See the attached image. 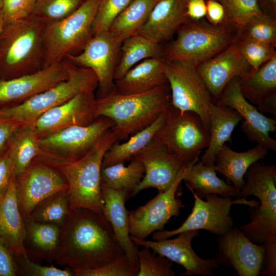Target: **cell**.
Segmentation results:
<instances>
[{
    "mask_svg": "<svg viewBox=\"0 0 276 276\" xmlns=\"http://www.w3.org/2000/svg\"><path fill=\"white\" fill-rule=\"evenodd\" d=\"M61 227L54 260L73 270L102 267L125 254L102 213L71 209Z\"/></svg>",
    "mask_w": 276,
    "mask_h": 276,
    "instance_id": "cell-1",
    "label": "cell"
},
{
    "mask_svg": "<svg viewBox=\"0 0 276 276\" xmlns=\"http://www.w3.org/2000/svg\"><path fill=\"white\" fill-rule=\"evenodd\" d=\"M238 198L254 196L259 203L249 207L248 223L240 226L253 242L265 245L263 267L260 275H276V167L257 161L247 170Z\"/></svg>",
    "mask_w": 276,
    "mask_h": 276,
    "instance_id": "cell-2",
    "label": "cell"
},
{
    "mask_svg": "<svg viewBox=\"0 0 276 276\" xmlns=\"http://www.w3.org/2000/svg\"><path fill=\"white\" fill-rule=\"evenodd\" d=\"M171 105L168 83L150 90L134 94H119L113 91L97 99L96 117L110 119L111 128L117 142L126 140L131 135L152 124Z\"/></svg>",
    "mask_w": 276,
    "mask_h": 276,
    "instance_id": "cell-3",
    "label": "cell"
},
{
    "mask_svg": "<svg viewBox=\"0 0 276 276\" xmlns=\"http://www.w3.org/2000/svg\"><path fill=\"white\" fill-rule=\"evenodd\" d=\"M45 26L32 15L4 25L0 32V80L43 68Z\"/></svg>",
    "mask_w": 276,
    "mask_h": 276,
    "instance_id": "cell-4",
    "label": "cell"
},
{
    "mask_svg": "<svg viewBox=\"0 0 276 276\" xmlns=\"http://www.w3.org/2000/svg\"><path fill=\"white\" fill-rule=\"evenodd\" d=\"M116 142L117 139L110 128L83 157L55 167L67 183L71 209L83 208L102 213V164L105 153Z\"/></svg>",
    "mask_w": 276,
    "mask_h": 276,
    "instance_id": "cell-5",
    "label": "cell"
},
{
    "mask_svg": "<svg viewBox=\"0 0 276 276\" xmlns=\"http://www.w3.org/2000/svg\"><path fill=\"white\" fill-rule=\"evenodd\" d=\"M176 39L164 52L166 61H181L196 66L213 57L237 39L227 23L214 25L188 21L177 31Z\"/></svg>",
    "mask_w": 276,
    "mask_h": 276,
    "instance_id": "cell-6",
    "label": "cell"
},
{
    "mask_svg": "<svg viewBox=\"0 0 276 276\" xmlns=\"http://www.w3.org/2000/svg\"><path fill=\"white\" fill-rule=\"evenodd\" d=\"M99 0H84L65 18L46 25L43 67L80 53L93 36V26Z\"/></svg>",
    "mask_w": 276,
    "mask_h": 276,
    "instance_id": "cell-7",
    "label": "cell"
},
{
    "mask_svg": "<svg viewBox=\"0 0 276 276\" xmlns=\"http://www.w3.org/2000/svg\"><path fill=\"white\" fill-rule=\"evenodd\" d=\"M98 85L97 76L90 69L71 63L66 79L19 104L1 108L0 116L24 125L33 124L43 113L78 94L95 91Z\"/></svg>",
    "mask_w": 276,
    "mask_h": 276,
    "instance_id": "cell-8",
    "label": "cell"
},
{
    "mask_svg": "<svg viewBox=\"0 0 276 276\" xmlns=\"http://www.w3.org/2000/svg\"><path fill=\"white\" fill-rule=\"evenodd\" d=\"M114 124L110 119L100 116L89 125L71 126L39 137L40 152L36 159L55 168L76 161Z\"/></svg>",
    "mask_w": 276,
    "mask_h": 276,
    "instance_id": "cell-9",
    "label": "cell"
},
{
    "mask_svg": "<svg viewBox=\"0 0 276 276\" xmlns=\"http://www.w3.org/2000/svg\"><path fill=\"white\" fill-rule=\"evenodd\" d=\"M153 140L188 165L198 161L201 151L209 145L210 132L197 114L181 111L171 104L166 111L165 122Z\"/></svg>",
    "mask_w": 276,
    "mask_h": 276,
    "instance_id": "cell-10",
    "label": "cell"
},
{
    "mask_svg": "<svg viewBox=\"0 0 276 276\" xmlns=\"http://www.w3.org/2000/svg\"><path fill=\"white\" fill-rule=\"evenodd\" d=\"M194 197L192 212L183 223L177 228L156 231L152 239L159 241L178 235L181 232L203 229L217 236L224 234L234 225L231 215L232 206L234 204H244L249 207L257 206L259 201L256 199L247 200L246 198L233 199L232 197L218 196L211 194L206 196L205 200L198 197L192 190Z\"/></svg>",
    "mask_w": 276,
    "mask_h": 276,
    "instance_id": "cell-11",
    "label": "cell"
},
{
    "mask_svg": "<svg viewBox=\"0 0 276 276\" xmlns=\"http://www.w3.org/2000/svg\"><path fill=\"white\" fill-rule=\"evenodd\" d=\"M166 74L171 104L181 111L197 114L210 132L212 97L196 66L187 62L166 60Z\"/></svg>",
    "mask_w": 276,
    "mask_h": 276,
    "instance_id": "cell-12",
    "label": "cell"
},
{
    "mask_svg": "<svg viewBox=\"0 0 276 276\" xmlns=\"http://www.w3.org/2000/svg\"><path fill=\"white\" fill-rule=\"evenodd\" d=\"M121 44L109 31L101 32L94 34L80 53L67 55L64 59L95 73L98 81L97 99L114 90V74Z\"/></svg>",
    "mask_w": 276,
    "mask_h": 276,
    "instance_id": "cell-13",
    "label": "cell"
},
{
    "mask_svg": "<svg viewBox=\"0 0 276 276\" xmlns=\"http://www.w3.org/2000/svg\"><path fill=\"white\" fill-rule=\"evenodd\" d=\"M195 163L189 164L167 190L158 192L145 205L128 212L129 230L131 236L145 240L152 233L164 230L165 224L172 217L179 216L180 210L185 205L178 196V187Z\"/></svg>",
    "mask_w": 276,
    "mask_h": 276,
    "instance_id": "cell-14",
    "label": "cell"
},
{
    "mask_svg": "<svg viewBox=\"0 0 276 276\" xmlns=\"http://www.w3.org/2000/svg\"><path fill=\"white\" fill-rule=\"evenodd\" d=\"M15 179L18 205L25 220L41 201L68 189L65 178L57 169L36 158Z\"/></svg>",
    "mask_w": 276,
    "mask_h": 276,
    "instance_id": "cell-15",
    "label": "cell"
},
{
    "mask_svg": "<svg viewBox=\"0 0 276 276\" xmlns=\"http://www.w3.org/2000/svg\"><path fill=\"white\" fill-rule=\"evenodd\" d=\"M215 259L219 265L232 267L239 276H258L263 268L265 245L247 238L239 228L232 227L216 239Z\"/></svg>",
    "mask_w": 276,
    "mask_h": 276,
    "instance_id": "cell-16",
    "label": "cell"
},
{
    "mask_svg": "<svg viewBox=\"0 0 276 276\" xmlns=\"http://www.w3.org/2000/svg\"><path fill=\"white\" fill-rule=\"evenodd\" d=\"M178 235L174 239L159 241L142 240L131 236L130 238L137 246L148 247L154 253L182 266L186 271L179 273L180 275L213 276L214 270L220 266L216 259H203L192 247V240L199 236V231H185Z\"/></svg>",
    "mask_w": 276,
    "mask_h": 276,
    "instance_id": "cell-17",
    "label": "cell"
},
{
    "mask_svg": "<svg viewBox=\"0 0 276 276\" xmlns=\"http://www.w3.org/2000/svg\"><path fill=\"white\" fill-rule=\"evenodd\" d=\"M216 104L230 107L241 115L243 119L241 130L249 140L268 150L276 151V141L269 135L270 132L276 130L275 119L266 117L244 97L239 77L229 81Z\"/></svg>",
    "mask_w": 276,
    "mask_h": 276,
    "instance_id": "cell-18",
    "label": "cell"
},
{
    "mask_svg": "<svg viewBox=\"0 0 276 276\" xmlns=\"http://www.w3.org/2000/svg\"><path fill=\"white\" fill-rule=\"evenodd\" d=\"M71 64L64 60L31 74L0 80V108L19 104L65 80Z\"/></svg>",
    "mask_w": 276,
    "mask_h": 276,
    "instance_id": "cell-19",
    "label": "cell"
},
{
    "mask_svg": "<svg viewBox=\"0 0 276 276\" xmlns=\"http://www.w3.org/2000/svg\"><path fill=\"white\" fill-rule=\"evenodd\" d=\"M134 158L139 159L145 168L144 177L134 195L148 188L156 189L158 192L166 191L188 165L171 155L164 145L154 140Z\"/></svg>",
    "mask_w": 276,
    "mask_h": 276,
    "instance_id": "cell-20",
    "label": "cell"
},
{
    "mask_svg": "<svg viewBox=\"0 0 276 276\" xmlns=\"http://www.w3.org/2000/svg\"><path fill=\"white\" fill-rule=\"evenodd\" d=\"M96 101L95 91L82 92L46 111L33 123L38 136L71 126L90 124L97 118Z\"/></svg>",
    "mask_w": 276,
    "mask_h": 276,
    "instance_id": "cell-21",
    "label": "cell"
},
{
    "mask_svg": "<svg viewBox=\"0 0 276 276\" xmlns=\"http://www.w3.org/2000/svg\"><path fill=\"white\" fill-rule=\"evenodd\" d=\"M196 68L212 98L218 100L229 81L241 77L251 68L240 52L238 39Z\"/></svg>",
    "mask_w": 276,
    "mask_h": 276,
    "instance_id": "cell-22",
    "label": "cell"
},
{
    "mask_svg": "<svg viewBox=\"0 0 276 276\" xmlns=\"http://www.w3.org/2000/svg\"><path fill=\"white\" fill-rule=\"evenodd\" d=\"M187 2V0H157L137 34L157 44L167 40L189 21Z\"/></svg>",
    "mask_w": 276,
    "mask_h": 276,
    "instance_id": "cell-23",
    "label": "cell"
},
{
    "mask_svg": "<svg viewBox=\"0 0 276 276\" xmlns=\"http://www.w3.org/2000/svg\"><path fill=\"white\" fill-rule=\"evenodd\" d=\"M0 236L14 257L27 252L25 247V220L19 209L13 174L7 192L0 201Z\"/></svg>",
    "mask_w": 276,
    "mask_h": 276,
    "instance_id": "cell-24",
    "label": "cell"
},
{
    "mask_svg": "<svg viewBox=\"0 0 276 276\" xmlns=\"http://www.w3.org/2000/svg\"><path fill=\"white\" fill-rule=\"evenodd\" d=\"M164 57L146 59L114 80V91L123 95L150 90L167 83Z\"/></svg>",
    "mask_w": 276,
    "mask_h": 276,
    "instance_id": "cell-25",
    "label": "cell"
},
{
    "mask_svg": "<svg viewBox=\"0 0 276 276\" xmlns=\"http://www.w3.org/2000/svg\"><path fill=\"white\" fill-rule=\"evenodd\" d=\"M102 214L109 222L125 254L139 264L137 246L131 240L129 230L128 212L125 207L128 199L123 192L101 186Z\"/></svg>",
    "mask_w": 276,
    "mask_h": 276,
    "instance_id": "cell-26",
    "label": "cell"
},
{
    "mask_svg": "<svg viewBox=\"0 0 276 276\" xmlns=\"http://www.w3.org/2000/svg\"><path fill=\"white\" fill-rule=\"evenodd\" d=\"M268 149L257 144L252 148L244 152H236L225 144L215 156V169L223 175L227 182H231L241 191L244 187V177L249 167L267 155Z\"/></svg>",
    "mask_w": 276,
    "mask_h": 276,
    "instance_id": "cell-27",
    "label": "cell"
},
{
    "mask_svg": "<svg viewBox=\"0 0 276 276\" xmlns=\"http://www.w3.org/2000/svg\"><path fill=\"white\" fill-rule=\"evenodd\" d=\"M210 118V140L200 161L205 165H214L218 151L231 142L232 134L243 119L235 110L212 103L209 110Z\"/></svg>",
    "mask_w": 276,
    "mask_h": 276,
    "instance_id": "cell-28",
    "label": "cell"
},
{
    "mask_svg": "<svg viewBox=\"0 0 276 276\" xmlns=\"http://www.w3.org/2000/svg\"><path fill=\"white\" fill-rule=\"evenodd\" d=\"M182 180L186 187L201 199L211 194L238 198L240 192L218 177L214 165H205L201 161L191 166Z\"/></svg>",
    "mask_w": 276,
    "mask_h": 276,
    "instance_id": "cell-29",
    "label": "cell"
},
{
    "mask_svg": "<svg viewBox=\"0 0 276 276\" xmlns=\"http://www.w3.org/2000/svg\"><path fill=\"white\" fill-rule=\"evenodd\" d=\"M239 83L243 96L251 104L258 105L276 93V56L239 77Z\"/></svg>",
    "mask_w": 276,
    "mask_h": 276,
    "instance_id": "cell-30",
    "label": "cell"
},
{
    "mask_svg": "<svg viewBox=\"0 0 276 276\" xmlns=\"http://www.w3.org/2000/svg\"><path fill=\"white\" fill-rule=\"evenodd\" d=\"M26 237L28 251L49 262L54 260L61 227L56 224L38 222L28 217L25 219Z\"/></svg>",
    "mask_w": 276,
    "mask_h": 276,
    "instance_id": "cell-31",
    "label": "cell"
},
{
    "mask_svg": "<svg viewBox=\"0 0 276 276\" xmlns=\"http://www.w3.org/2000/svg\"><path fill=\"white\" fill-rule=\"evenodd\" d=\"M166 112L162 113L150 126L131 135L125 142L113 144L104 156L102 168L124 163L134 158L153 140L155 133L165 122Z\"/></svg>",
    "mask_w": 276,
    "mask_h": 276,
    "instance_id": "cell-32",
    "label": "cell"
},
{
    "mask_svg": "<svg viewBox=\"0 0 276 276\" xmlns=\"http://www.w3.org/2000/svg\"><path fill=\"white\" fill-rule=\"evenodd\" d=\"M7 150L12 160L13 174L16 177L25 171L40 152L39 137L33 124L21 126L10 137Z\"/></svg>",
    "mask_w": 276,
    "mask_h": 276,
    "instance_id": "cell-33",
    "label": "cell"
},
{
    "mask_svg": "<svg viewBox=\"0 0 276 276\" xmlns=\"http://www.w3.org/2000/svg\"><path fill=\"white\" fill-rule=\"evenodd\" d=\"M145 173L143 164L133 158L125 166L118 163L101 168V186L124 192L127 199L134 196L135 191Z\"/></svg>",
    "mask_w": 276,
    "mask_h": 276,
    "instance_id": "cell-34",
    "label": "cell"
},
{
    "mask_svg": "<svg viewBox=\"0 0 276 276\" xmlns=\"http://www.w3.org/2000/svg\"><path fill=\"white\" fill-rule=\"evenodd\" d=\"M119 53L121 57L114 72V80L122 77L129 70L146 59L164 56V52L159 44L137 34L122 41Z\"/></svg>",
    "mask_w": 276,
    "mask_h": 276,
    "instance_id": "cell-35",
    "label": "cell"
},
{
    "mask_svg": "<svg viewBox=\"0 0 276 276\" xmlns=\"http://www.w3.org/2000/svg\"><path fill=\"white\" fill-rule=\"evenodd\" d=\"M157 0H132L116 18L108 29L119 41L137 34Z\"/></svg>",
    "mask_w": 276,
    "mask_h": 276,
    "instance_id": "cell-36",
    "label": "cell"
},
{
    "mask_svg": "<svg viewBox=\"0 0 276 276\" xmlns=\"http://www.w3.org/2000/svg\"><path fill=\"white\" fill-rule=\"evenodd\" d=\"M68 189L55 193L39 202L29 217L33 220L62 226L71 211Z\"/></svg>",
    "mask_w": 276,
    "mask_h": 276,
    "instance_id": "cell-37",
    "label": "cell"
},
{
    "mask_svg": "<svg viewBox=\"0 0 276 276\" xmlns=\"http://www.w3.org/2000/svg\"><path fill=\"white\" fill-rule=\"evenodd\" d=\"M83 0H36L31 15L46 25L59 21L72 14Z\"/></svg>",
    "mask_w": 276,
    "mask_h": 276,
    "instance_id": "cell-38",
    "label": "cell"
},
{
    "mask_svg": "<svg viewBox=\"0 0 276 276\" xmlns=\"http://www.w3.org/2000/svg\"><path fill=\"white\" fill-rule=\"evenodd\" d=\"M242 38L257 41L275 47V18L261 13L250 18L242 28Z\"/></svg>",
    "mask_w": 276,
    "mask_h": 276,
    "instance_id": "cell-39",
    "label": "cell"
},
{
    "mask_svg": "<svg viewBox=\"0 0 276 276\" xmlns=\"http://www.w3.org/2000/svg\"><path fill=\"white\" fill-rule=\"evenodd\" d=\"M223 7L227 19L242 28L252 17L262 13L258 0H216Z\"/></svg>",
    "mask_w": 276,
    "mask_h": 276,
    "instance_id": "cell-40",
    "label": "cell"
},
{
    "mask_svg": "<svg viewBox=\"0 0 276 276\" xmlns=\"http://www.w3.org/2000/svg\"><path fill=\"white\" fill-rule=\"evenodd\" d=\"M139 270V264L124 254L102 267L73 271L76 276H136Z\"/></svg>",
    "mask_w": 276,
    "mask_h": 276,
    "instance_id": "cell-41",
    "label": "cell"
},
{
    "mask_svg": "<svg viewBox=\"0 0 276 276\" xmlns=\"http://www.w3.org/2000/svg\"><path fill=\"white\" fill-rule=\"evenodd\" d=\"M137 258L139 270L136 276H174L175 272L172 269V263L167 258L150 251L143 247L138 250Z\"/></svg>",
    "mask_w": 276,
    "mask_h": 276,
    "instance_id": "cell-42",
    "label": "cell"
},
{
    "mask_svg": "<svg viewBox=\"0 0 276 276\" xmlns=\"http://www.w3.org/2000/svg\"><path fill=\"white\" fill-rule=\"evenodd\" d=\"M238 43L241 53L251 67L256 70L262 64L276 56L274 47L257 41L241 38Z\"/></svg>",
    "mask_w": 276,
    "mask_h": 276,
    "instance_id": "cell-43",
    "label": "cell"
},
{
    "mask_svg": "<svg viewBox=\"0 0 276 276\" xmlns=\"http://www.w3.org/2000/svg\"><path fill=\"white\" fill-rule=\"evenodd\" d=\"M132 1L99 0L93 22V35L108 31L113 20Z\"/></svg>",
    "mask_w": 276,
    "mask_h": 276,
    "instance_id": "cell-44",
    "label": "cell"
},
{
    "mask_svg": "<svg viewBox=\"0 0 276 276\" xmlns=\"http://www.w3.org/2000/svg\"><path fill=\"white\" fill-rule=\"evenodd\" d=\"M19 268V273L26 276H73L74 271L67 267L64 269L53 266H47L31 260L27 252L14 257Z\"/></svg>",
    "mask_w": 276,
    "mask_h": 276,
    "instance_id": "cell-45",
    "label": "cell"
},
{
    "mask_svg": "<svg viewBox=\"0 0 276 276\" xmlns=\"http://www.w3.org/2000/svg\"><path fill=\"white\" fill-rule=\"evenodd\" d=\"M36 0H3L2 15L4 25L31 15Z\"/></svg>",
    "mask_w": 276,
    "mask_h": 276,
    "instance_id": "cell-46",
    "label": "cell"
},
{
    "mask_svg": "<svg viewBox=\"0 0 276 276\" xmlns=\"http://www.w3.org/2000/svg\"><path fill=\"white\" fill-rule=\"evenodd\" d=\"M19 275L14 256L4 240L0 236V276Z\"/></svg>",
    "mask_w": 276,
    "mask_h": 276,
    "instance_id": "cell-47",
    "label": "cell"
},
{
    "mask_svg": "<svg viewBox=\"0 0 276 276\" xmlns=\"http://www.w3.org/2000/svg\"><path fill=\"white\" fill-rule=\"evenodd\" d=\"M12 174V160L6 149L0 154V201L8 191Z\"/></svg>",
    "mask_w": 276,
    "mask_h": 276,
    "instance_id": "cell-48",
    "label": "cell"
},
{
    "mask_svg": "<svg viewBox=\"0 0 276 276\" xmlns=\"http://www.w3.org/2000/svg\"><path fill=\"white\" fill-rule=\"evenodd\" d=\"M22 125L15 120L0 116V154L6 150L13 134Z\"/></svg>",
    "mask_w": 276,
    "mask_h": 276,
    "instance_id": "cell-49",
    "label": "cell"
},
{
    "mask_svg": "<svg viewBox=\"0 0 276 276\" xmlns=\"http://www.w3.org/2000/svg\"><path fill=\"white\" fill-rule=\"evenodd\" d=\"M206 16L208 22L214 25L227 23L228 21L222 5L216 0H208L206 3Z\"/></svg>",
    "mask_w": 276,
    "mask_h": 276,
    "instance_id": "cell-50",
    "label": "cell"
},
{
    "mask_svg": "<svg viewBox=\"0 0 276 276\" xmlns=\"http://www.w3.org/2000/svg\"><path fill=\"white\" fill-rule=\"evenodd\" d=\"M206 13V3L204 0H187V15L192 21L202 19Z\"/></svg>",
    "mask_w": 276,
    "mask_h": 276,
    "instance_id": "cell-51",
    "label": "cell"
},
{
    "mask_svg": "<svg viewBox=\"0 0 276 276\" xmlns=\"http://www.w3.org/2000/svg\"><path fill=\"white\" fill-rule=\"evenodd\" d=\"M258 110L262 113H270L276 118V93L266 97L257 105Z\"/></svg>",
    "mask_w": 276,
    "mask_h": 276,
    "instance_id": "cell-52",
    "label": "cell"
},
{
    "mask_svg": "<svg viewBox=\"0 0 276 276\" xmlns=\"http://www.w3.org/2000/svg\"><path fill=\"white\" fill-rule=\"evenodd\" d=\"M260 6V4L262 2L267 9V14H269L275 18L276 11V0H258Z\"/></svg>",
    "mask_w": 276,
    "mask_h": 276,
    "instance_id": "cell-53",
    "label": "cell"
},
{
    "mask_svg": "<svg viewBox=\"0 0 276 276\" xmlns=\"http://www.w3.org/2000/svg\"><path fill=\"white\" fill-rule=\"evenodd\" d=\"M4 26V20L2 10H0V32Z\"/></svg>",
    "mask_w": 276,
    "mask_h": 276,
    "instance_id": "cell-54",
    "label": "cell"
},
{
    "mask_svg": "<svg viewBox=\"0 0 276 276\" xmlns=\"http://www.w3.org/2000/svg\"><path fill=\"white\" fill-rule=\"evenodd\" d=\"M3 0H0V10H2Z\"/></svg>",
    "mask_w": 276,
    "mask_h": 276,
    "instance_id": "cell-55",
    "label": "cell"
}]
</instances>
